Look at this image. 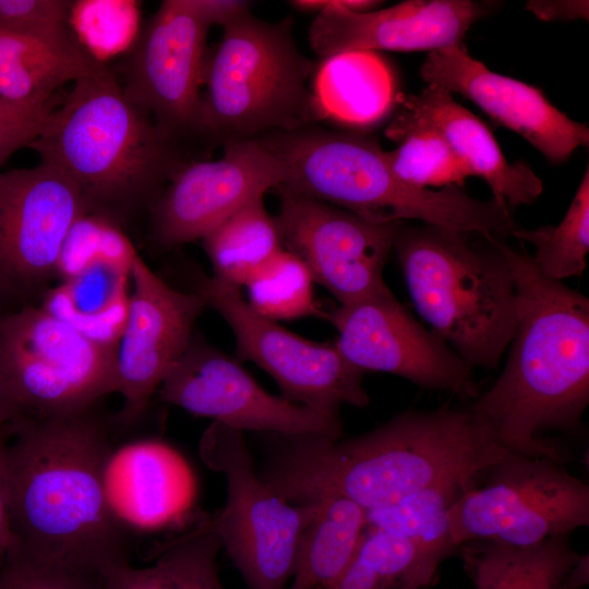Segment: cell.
<instances>
[{"label":"cell","mask_w":589,"mask_h":589,"mask_svg":"<svg viewBox=\"0 0 589 589\" xmlns=\"http://www.w3.org/2000/svg\"><path fill=\"white\" fill-rule=\"evenodd\" d=\"M265 142L280 157L285 183L277 190L322 201L375 223L419 220L484 239L510 237L509 209L494 197L478 200L461 187L411 185L389 169L373 139L353 132L293 130Z\"/></svg>","instance_id":"obj_5"},{"label":"cell","mask_w":589,"mask_h":589,"mask_svg":"<svg viewBox=\"0 0 589 589\" xmlns=\"http://www.w3.org/2000/svg\"><path fill=\"white\" fill-rule=\"evenodd\" d=\"M588 1L533 0L526 4V9L543 21H572L577 19L588 20Z\"/></svg>","instance_id":"obj_38"},{"label":"cell","mask_w":589,"mask_h":589,"mask_svg":"<svg viewBox=\"0 0 589 589\" xmlns=\"http://www.w3.org/2000/svg\"><path fill=\"white\" fill-rule=\"evenodd\" d=\"M13 545L7 471H4L0 476V562Z\"/></svg>","instance_id":"obj_41"},{"label":"cell","mask_w":589,"mask_h":589,"mask_svg":"<svg viewBox=\"0 0 589 589\" xmlns=\"http://www.w3.org/2000/svg\"><path fill=\"white\" fill-rule=\"evenodd\" d=\"M135 251L122 226L100 215L84 214L65 237L56 276L67 280L99 260L130 263Z\"/></svg>","instance_id":"obj_35"},{"label":"cell","mask_w":589,"mask_h":589,"mask_svg":"<svg viewBox=\"0 0 589 589\" xmlns=\"http://www.w3.org/2000/svg\"><path fill=\"white\" fill-rule=\"evenodd\" d=\"M0 372L22 413L60 416L118 393L117 347L95 342L41 306L0 316Z\"/></svg>","instance_id":"obj_10"},{"label":"cell","mask_w":589,"mask_h":589,"mask_svg":"<svg viewBox=\"0 0 589 589\" xmlns=\"http://www.w3.org/2000/svg\"><path fill=\"white\" fill-rule=\"evenodd\" d=\"M101 61L70 25L17 32L0 29V98L32 113L53 108V93Z\"/></svg>","instance_id":"obj_23"},{"label":"cell","mask_w":589,"mask_h":589,"mask_svg":"<svg viewBox=\"0 0 589 589\" xmlns=\"http://www.w3.org/2000/svg\"><path fill=\"white\" fill-rule=\"evenodd\" d=\"M1 296H2V294H1V292H0V297H1Z\"/></svg>","instance_id":"obj_46"},{"label":"cell","mask_w":589,"mask_h":589,"mask_svg":"<svg viewBox=\"0 0 589 589\" xmlns=\"http://www.w3.org/2000/svg\"><path fill=\"white\" fill-rule=\"evenodd\" d=\"M277 153L259 139L230 141L215 160L182 165L149 207L153 236L164 248L203 239L251 200L285 183Z\"/></svg>","instance_id":"obj_17"},{"label":"cell","mask_w":589,"mask_h":589,"mask_svg":"<svg viewBox=\"0 0 589 589\" xmlns=\"http://www.w3.org/2000/svg\"><path fill=\"white\" fill-rule=\"evenodd\" d=\"M51 110V109H50ZM49 110V111H50ZM32 113L14 107L0 98V124L5 127H40L49 112Z\"/></svg>","instance_id":"obj_42"},{"label":"cell","mask_w":589,"mask_h":589,"mask_svg":"<svg viewBox=\"0 0 589 589\" xmlns=\"http://www.w3.org/2000/svg\"><path fill=\"white\" fill-rule=\"evenodd\" d=\"M194 490L185 460L157 441L113 450L106 470L110 506L128 530L148 531L175 522L190 508Z\"/></svg>","instance_id":"obj_21"},{"label":"cell","mask_w":589,"mask_h":589,"mask_svg":"<svg viewBox=\"0 0 589 589\" xmlns=\"http://www.w3.org/2000/svg\"><path fill=\"white\" fill-rule=\"evenodd\" d=\"M588 555H581L570 569L560 589H579L588 584Z\"/></svg>","instance_id":"obj_44"},{"label":"cell","mask_w":589,"mask_h":589,"mask_svg":"<svg viewBox=\"0 0 589 589\" xmlns=\"http://www.w3.org/2000/svg\"><path fill=\"white\" fill-rule=\"evenodd\" d=\"M27 147L71 180L87 214L120 226L149 209L188 163L178 139L125 97L117 74L104 62L73 82Z\"/></svg>","instance_id":"obj_4"},{"label":"cell","mask_w":589,"mask_h":589,"mask_svg":"<svg viewBox=\"0 0 589 589\" xmlns=\"http://www.w3.org/2000/svg\"><path fill=\"white\" fill-rule=\"evenodd\" d=\"M261 476L296 505L345 497L364 509L471 482L506 450L467 408L406 411L350 438L283 437Z\"/></svg>","instance_id":"obj_2"},{"label":"cell","mask_w":589,"mask_h":589,"mask_svg":"<svg viewBox=\"0 0 589 589\" xmlns=\"http://www.w3.org/2000/svg\"><path fill=\"white\" fill-rule=\"evenodd\" d=\"M220 549L216 534L201 522L156 548L151 565L130 564L111 573L103 589H225L217 565Z\"/></svg>","instance_id":"obj_28"},{"label":"cell","mask_w":589,"mask_h":589,"mask_svg":"<svg viewBox=\"0 0 589 589\" xmlns=\"http://www.w3.org/2000/svg\"><path fill=\"white\" fill-rule=\"evenodd\" d=\"M195 4L212 26L220 25L224 27L250 12V3L248 1L195 0Z\"/></svg>","instance_id":"obj_39"},{"label":"cell","mask_w":589,"mask_h":589,"mask_svg":"<svg viewBox=\"0 0 589 589\" xmlns=\"http://www.w3.org/2000/svg\"><path fill=\"white\" fill-rule=\"evenodd\" d=\"M392 79L372 51H348L326 59L314 71L312 94L323 118L351 125L373 123L390 107Z\"/></svg>","instance_id":"obj_26"},{"label":"cell","mask_w":589,"mask_h":589,"mask_svg":"<svg viewBox=\"0 0 589 589\" xmlns=\"http://www.w3.org/2000/svg\"><path fill=\"white\" fill-rule=\"evenodd\" d=\"M211 26L195 0H165L120 65L125 97L178 140L197 134Z\"/></svg>","instance_id":"obj_13"},{"label":"cell","mask_w":589,"mask_h":589,"mask_svg":"<svg viewBox=\"0 0 589 589\" xmlns=\"http://www.w3.org/2000/svg\"><path fill=\"white\" fill-rule=\"evenodd\" d=\"M40 127H5L0 124V168L20 148L35 139Z\"/></svg>","instance_id":"obj_40"},{"label":"cell","mask_w":589,"mask_h":589,"mask_svg":"<svg viewBox=\"0 0 589 589\" xmlns=\"http://www.w3.org/2000/svg\"><path fill=\"white\" fill-rule=\"evenodd\" d=\"M131 262L96 261L47 290L40 306L86 338L117 347L128 318Z\"/></svg>","instance_id":"obj_24"},{"label":"cell","mask_w":589,"mask_h":589,"mask_svg":"<svg viewBox=\"0 0 589 589\" xmlns=\"http://www.w3.org/2000/svg\"><path fill=\"white\" fill-rule=\"evenodd\" d=\"M68 0H0V29L35 32L70 25Z\"/></svg>","instance_id":"obj_37"},{"label":"cell","mask_w":589,"mask_h":589,"mask_svg":"<svg viewBox=\"0 0 589 589\" xmlns=\"http://www.w3.org/2000/svg\"><path fill=\"white\" fill-rule=\"evenodd\" d=\"M386 136L398 143L384 156L393 173L411 185L461 187L471 175L446 141L430 124L401 112L386 130Z\"/></svg>","instance_id":"obj_32"},{"label":"cell","mask_w":589,"mask_h":589,"mask_svg":"<svg viewBox=\"0 0 589 589\" xmlns=\"http://www.w3.org/2000/svg\"><path fill=\"white\" fill-rule=\"evenodd\" d=\"M569 536L526 546L469 541L458 550L474 589H560L581 556Z\"/></svg>","instance_id":"obj_25"},{"label":"cell","mask_w":589,"mask_h":589,"mask_svg":"<svg viewBox=\"0 0 589 589\" xmlns=\"http://www.w3.org/2000/svg\"><path fill=\"white\" fill-rule=\"evenodd\" d=\"M84 214L79 190L52 165L0 171L1 294H32L56 276L65 237Z\"/></svg>","instance_id":"obj_16"},{"label":"cell","mask_w":589,"mask_h":589,"mask_svg":"<svg viewBox=\"0 0 589 589\" xmlns=\"http://www.w3.org/2000/svg\"><path fill=\"white\" fill-rule=\"evenodd\" d=\"M420 76L428 85L471 100L551 163H563L588 146L587 124L572 120L539 88L491 71L469 55L464 43L428 52Z\"/></svg>","instance_id":"obj_20"},{"label":"cell","mask_w":589,"mask_h":589,"mask_svg":"<svg viewBox=\"0 0 589 589\" xmlns=\"http://www.w3.org/2000/svg\"><path fill=\"white\" fill-rule=\"evenodd\" d=\"M199 454L227 482L225 506L204 526L250 589H286L317 503L296 505L273 492L256 472L240 431L213 421L201 436Z\"/></svg>","instance_id":"obj_8"},{"label":"cell","mask_w":589,"mask_h":589,"mask_svg":"<svg viewBox=\"0 0 589 589\" xmlns=\"http://www.w3.org/2000/svg\"><path fill=\"white\" fill-rule=\"evenodd\" d=\"M516 288L506 364L467 409L508 452L557 462L569 453L540 437L576 432L589 402V300L543 276L531 256L500 241Z\"/></svg>","instance_id":"obj_3"},{"label":"cell","mask_w":589,"mask_h":589,"mask_svg":"<svg viewBox=\"0 0 589 589\" xmlns=\"http://www.w3.org/2000/svg\"><path fill=\"white\" fill-rule=\"evenodd\" d=\"M0 589H103V581L38 561L12 546L0 562Z\"/></svg>","instance_id":"obj_36"},{"label":"cell","mask_w":589,"mask_h":589,"mask_svg":"<svg viewBox=\"0 0 589 589\" xmlns=\"http://www.w3.org/2000/svg\"><path fill=\"white\" fill-rule=\"evenodd\" d=\"M157 393L168 404L240 432L340 437L339 410L315 409L268 393L236 360L194 335Z\"/></svg>","instance_id":"obj_12"},{"label":"cell","mask_w":589,"mask_h":589,"mask_svg":"<svg viewBox=\"0 0 589 589\" xmlns=\"http://www.w3.org/2000/svg\"><path fill=\"white\" fill-rule=\"evenodd\" d=\"M513 237L531 243L536 268L546 278L562 281L580 276L586 268L589 251V171L581 179L577 192L557 226L519 229Z\"/></svg>","instance_id":"obj_33"},{"label":"cell","mask_w":589,"mask_h":589,"mask_svg":"<svg viewBox=\"0 0 589 589\" xmlns=\"http://www.w3.org/2000/svg\"><path fill=\"white\" fill-rule=\"evenodd\" d=\"M11 436L10 423L0 428V476L5 471L7 448Z\"/></svg>","instance_id":"obj_45"},{"label":"cell","mask_w":589,"mask_h":589,"mask_svg":"<svg viewBox=\"0 0 589 589\" xmlns=\"http://www.w3.org/2000/svg\"><path fill=\"white\" fill-rule=\"evenodd\" d=\"M133 285L123 334L117 346L118 393L123 404L117 420L135 423L152 396L181 358L206 305L197 292L172 288L135 251L130 272Z\"/></svg>","instance_id":"obj_18"},{"label":"cell","mask_w":589,"mask_h":589,"mask_svg":"<svg viewBox=\"0 0 589 589\" xmlns=\"http://www.w3.org/2000/svg\"><path fill=\"white\" fill-rule=\"evenodd\" d=\"M366 529L365 509L345 497L317 503L286 589H336Z\"/></svg>","instance_id":"obj_27"},{"label":"cell","mask_w":589,"mask_h":589,"mask_svg":"<svg viewBox=\"0 0 589 589\" xmlns=\"http://www.w3.org/2000/svg\"><path fill=\"white\" fill-rule=\"evenodd\" d=\"M292 5L316 12L309 29L312 50L322 59L348 51H434L462 43L469 28L496 2L408 0L365 12L342 0H300Z\"/></svg>","instance_id":"obj_19"},{"label":"cell","mask_w":589,"mask_h":589,"mask_svg":"<svg viewBox=\"0 0 589 589\" xmlns=\"http://www.w3.org/2000/svg\"><path fill=\"white\" fill-rule=\"evenodd\" d=\"M196 291L228 323L238 359L250 360L268 373L283 397L321 410L369 405L363 372L349 363L335 344L305 339L260 315L240 288L214 276L202 277Z\"/></svg>","instance_id":"obj_11"},{"label":"cell","mask_w":589,"mask_h":589,"mask_svg":"<svg viewBox=\"0 0 589 589\" xmlns=\"http://www.w3.org/2000/svg\"><path fill=\"white\" fill-rule=\"evenodd\" d=\"M438 565L406 538L366 527L336 589H425Z\"/></svg>","instance_id":"obj_30"},{"label":"cell","mask_w":589,"mask_h":589,"mask_svg":"<svg viewBox=\"0 0 589 589\" xmlns=\"http://www.w3.org/2000/svg\"><path fill=\"white\" fill-rule=\"evenodd\" d=\"M22 411L0 372V428L9 424Z\"/></svg>","instance_id":"obj_43"},{"label":"cell","mask_w":589,"mask_h":589,"mask_svg":"<svg viewBox=\"0 0 589 589\" xmlns=\"http://www.w3.org/2000/svg\"><path fill=\"white\" fill-rule=\"evenodd\" d=\"M278 191L276 220L284 248L339 304L387 288L383 271L402 223H375L322 201Z\"/></svg>","instance_id":"obj_15"},{"label":"cell","mask_w":589,"mask_h":589,"mask_svg":"<svg viewBox=\"0 0 589 589\" xmlns=\"http://www.w3.org/2000/svg\"><path fill=\"white\" fill-rule=\"evenodd\" d=\"M291 20L268 23L248 12L224 26L207 53L197 134L225 141L320 119L308 81L314 64L298 50Z\"/></svg>","instance_id":"obj_7"},{"label":"cell","mask_w":589,"mask_h":589,"mask_svg":"<svg viewBox=\"0 0 589 589\" xmlns=\"http://www.w3.org/2000/svg\"><path fill=\"white\" fill-rule=\"evenodd\" d=\"M335 346L354 368L395 374L425 388L476 399L471 368L433 332L423 328L388 287L326 311Z\"/></svg>","instance_id":"obj_14"},{"label":"cell","mask_w":589,"mask_h":589,"mask_svg":"<svg viewBox=\"0 0 589 589\" xmlns=\"http://www.w3.org/2000/svg\"><path fill=\"white\" fill-rule=\"evenodd\" d=\"M471 482H452L421 490L393 503L365 509L366 527L406 538L441 564L458 548L453 543L448 509Z\"/></svg>","instance_id":"obj_31"},{"label":"cell","mask_w":589,"mask_h":589,"mask_svg":"<svg viewBox=\"0 0 589 589\" xmlns=\"http://www.w3.org/2000/svg\"><path fill=\"white\" fill-rule=\"evenodd\" d=\"M398 103L399 112L437 130L471 175L481 177L508 208L530 205L542 193L537 173L524 163H508L490 129L446 89L426 85L419 94L400 95Z\"/></svg>","instance_id":"obj_22"},{"label":"cell","mask_w":589,"mask_h":589,"mask_svg":"<svg viewBox=\"0 0 589 589\" xmlns=\"http://www.w3.org/2000/svg\"><path fill=\"white\" fill-rule=\"evenodd\" d=\"M500 241L401 224L394 242L418 313L471 369H494L514 332L515 280Z\"/></svg>","instance_id":"obj_6"},{"label":"cell","mask_w":589,"mask_h":589,"mask_svg":"<svg viewBox=\"0 0 589 589\" xmlns=\"http://www.w3.org/2000/svg\"><path fill=\"white\" fill-rule=\"evenodd\" d=\"M448 509L453 543L526 546L589 525V486L546 457L507 453Z\"/></svg>","instance_id":"obj_9"},{"label":"cell","mask_w":589,"mask_h":589,"mask_svg":"<svg viewBox=\"0 0 589 589\" xmlns=\"http://www.w3.org/2000/svg\"><path fill=\"white\" fill-rule=\"evenodd\" d=\"M203 248L218 280L240 288L284 249L276 217L257 196L202 239Z\"/></svg>","instance_id":"obj_29"},{"label":"cell","mask_w":589,"mask_h":589,"mask_svg":"<svg viewBox=\"0 0 589 589\" xmlns=\"http://www.w3.org/2000/svg\"><path fill=\"white\" fill-rule=\"evenodd\" d=\"M7 483L14 545L25 554L104 580L130 565L128 529L106 491L113 453L92 408L10 422Z\"/></svg>","instance_id":"obj_1"},{"label":"cell","mask_w":589,"mask_h":589,"mask_svg":"<svg viewBox=\"0 0 589 589\" xmlns=\"http://www.w3.org/2000/svg\"><path fill=\"white\" fill-rule=\"evenodd\" d=\"M314 279L305 264L285 248L245 284L249 305L272 321L324 317L314 297Z\"/></svg>","instance_id":"obj_34"}]
</instances>
